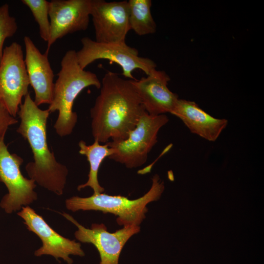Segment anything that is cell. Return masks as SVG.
Returning <instances> with one entry per match:
<instances>
[{
  "instance_id": "obj_13",
  "label": "cell",
  "mask_w": 264,
  "mask_h": 264,
  "mask_svg": "<svg viewBox=\"0 0 264 264\" xmlns=\"http://www.w3.org/2000/svg\"><path fill=\"white\" fill-rule=\"evenodd\" d=\"M170 78L164 71L153 69L145 77L131 80L145 110L151 115L171 113L178 95L168 87Z\"/></svg>"
},
{
  "instance_id": "obj_17",
  "label": "cell",
  "mask_w": 264,
  "mask_h": 264,
  "mask_svg": "<svg viewBox=\"0 0 264 264\" xmlns=\"http://www.w3.org/2000/svg\"><path fill=\"white\" fill-rule=\"evenodd\" d=\"M129 19L130 30L139 36L154 34L156 24L152 15L151 0H129Z\"/></svg>"
},
{
  "instance_id": "obj_8",
  "label": "cell",
  "mask_w": 264,
  "mask_h": 264,
  "mask_svg": "<svg viewBox=\"0 0 264 264\" xmlns=\"http://www.w3.org/2000/svg\"><path fill=\"white\" fill-rule=\"evenodd\" d=\"M29 85L22 46L13 42L4 48L0 63V100L14 117Z\"/></svg>"
},
{
  "instance_id": "obj_5",
  "label": "cell",
  "mask_w": 264,
  "mask_h": 264,
  "mask_svg": "<svg viewBox=\"0 0 264 264\" xmlns=\"http://www.w3.org/2000/svg\"><path fill=\"white\" fill-rule=\"evenodd\" d=\"M168 121L166 114L151 115L145 111L127 139L107 142L113 150L109 158L130 169L141 166L157 142L159 130Z\"/></svg>"
},
{
  "instance_id": "obj_6",
  "label": "cell",
  "mask_w": 264,
  "mask_h": 264,
  "mask_svg": "<svg viewBox=\"0 0 264 264\" xmlns=\"http://www.w3.org/2000/svg\"><path fill=\"white\" fill-rule=\"evenodd\" d=\"M81 42L82 47L76 51V55L77 62L83 69L96 60H107L119 65L124 76L133 80L134 70L141 69L148 75L156 67L153 60L139 56L137 49L126 43H99L87 37L82 38Z\"/></svg>"
},
{
  "instance_id": "obj_9",
  "label": "cell",
  "mask_w": 264,
  "mask_h": 264,
  "mask_svg": "<svg viewBox=\"0 0 264 264\" xmlns=\"http://www.w3.org/2000/svg\"><path fill=\"white\" fill-rule=\"evenodd\" d=\"M62 215L77 227L74 236L78 241L91 243L96 247L100 255L99 264H118L123 247L132 236L140 231L139 226H128L110 233L103 223H93L88 228L70 215L66 213Z\"/></svg>"
},
{
  "instance_id": "obj_15",
  "label": "cell",
  "mask_w": 264,
  "mask_h": 264,
  "mask_svg": "<svg viewBox=\"0 0 264 264\" xmlns=\"http://www.w3.org/2000/svg\"><path fill=\"white\" fill-rule=\"evenodd\" d=\"M179 118L190 131L209 141H215L226 127L228 120L216 118L194 101L178 99L171 113Z\"/></svg>"
},
{
  "instance_id": "obj_2",
  "label": "cell",
  "mask_w": 264,
  "mask_h": 264,
  "mask_svg": "<svg viewBox=\"0 0 264 264\" xmlns=\"http://www.w3.org/2000/svg\"><path fill=\"white\" fill-rule=\"evenodd\" d=\"M50 112L39 108L29 92L19 108L20 124L17 130L27 140L31 149L33 161L28 162L25 170L30 179L40 186L55 194H63L68 169L58 162L47 141L46 125Z\"/></svg>"
},
{
  "instance_id": "obj_19",
  "label": "cell",
  "mask_w": 264,
  "mask_h": 264,
  "mask_svg": "<svg viewBox=\"0 0 264 264\" xmlns=\"http://www.w3.org/2000/svg\"><path fill=\"white\" fill-rule=\"evenodd\" d=\"M17 30L16 20L10 14L9 5L5 3L0 6V63L2 58L5 40L14 36Z\"/></svg>"
},
{
  "instance_id": "obj_1",
  "label": "cell",
  "mask_w": 264,
  "mask_h": 264,
  "mask_svg": "<svg viewBox=\"0 0 264 264\" xmlns=\"http://www.w3.org/2000/svg\"><path fill=\"white\" fill-rule=\"evenodd\" d=\"M145 111L131 80L108 71L102 79L100 93L90 111L94 140L106 143L110 139H127Z\"/></svg>"
},
{
  "instance_id": "obj_14",
  "label": "cell",
  "mask_w": 264,
  "mask_h": 264,
  "mask_svg": "<svg viewBox=\"0 0 264 264\" xmlns=\"http://www.w3.org/2000/svg\"><path fill=\"white\" fill-rule=\"evenodd\" d=\"M25 49L24 60L30 85L35 92L34 102L41 105L51 103L54 75L48 59V54H42L31 39L24 37Z\"/></svg>"
},
{
  "instance_id": "obj_3",
  "label": "cell",
  "mask_w": 264,
  "mask_h": 264,
  "mask_svg": "<svg viewBox=\"0 0 264 264\" xmlns=\"http://www.w3.org/2000/svg\"><path fill=\"white\" fill-rule=\"evenodd\" d=\"M57 76L52 102L47 110L50 113L58 111L53 127L58 135L64 137L72 132L77 122V114L73 110L76 98L88 87L94 86L100 89L101 82L96 74L80 67L74 50L66 51L63 56Z\"/></svg>"
},
{
  "instance_id": "obj_18",
  "label": "cell",
  "mask_w": 264,
  "mask_h": 264,
  "mask_svg": "<svg viewBox=\"0 0 264 264\" xmlns=\"http://www.w3.org/2000/svg\"><path fill=\"white\" fill-rule=\"evenodd\" d=\"M22 2L29 8L39 25L41 38L47 42L50 33L49 1L46 0H22Z\"/></svg>"
},
{
  "instance_id": "obj_4",
  "label": "cell",
  "mask_w": 264,
  "mask_h": 264,
  "mask_svg": "<svg viewBox=\"0 0 264 264\" xmlns=\"http://www.w3.org/2000/svg\"><path fill=\"white\" fill-rule=\"evenodd\" d=\"M152 180L150 189L135 199L102 193L86 198L72 197L66 199V206L72 212L93 210L112 214L117 216V223L123 227L139 226L146 218L147 204L159 199L165 189L164 182L157 174L153 176Z\"/></svg>"
},
{
  "instance_id": "obj_20",
  "label": "cell",
  "mask_w": 264,
  "mask_h": 264,
  "mask_svg": "<svg viewBox=\"0 0 264 264\" xmlns=\"http://www.w3.org/2000/svg\"><path fill=\"white\" fill-rule=\"evenodd\" d=\"M15 117L12 116L4 104L0 100V139L4 138L9 127L18 123Z\"/></svg>"
},
{
  "instance_id": "obj_10",
  "label": "cell",
  "mask_w": 264,
  "mask_h": 264,
  "mask_svg": "<svg viewBox=\"0 0 264 264\" xmlns=\"http://www.w3.org/2000/svg\"><path fill=\"white\" fill-rule=\"evenodd\" d=\"M128 0H91L90 15L99 43H126L130 30Z\"/></svg>"
},
{
  "instance_id": "obj_12",
  "label": "cell",
  "mask_w": 264,
  "mask_h": 264,
  "mask_svg": "<svg viewBox=\"0 0 264 264\" xmlns=\"http://www.w3.org/2000/svg\"><path fill=\"white\" fill-rule=\"evenodd\" d=\"M91 0H52L49 1L50 33L45 53L58 39L88 26Z\"/></svg>"
},
{
  "instance_id": "obj_7",
  "label": "cell",
  "mask_w": 264,
  "mask_h": 264,
  "mask_svg": "<svg viewBox=\"0 0 264 264\" xmlns=\"http://www.w3.org/2000/svg\"><path fill=\"white\" fill-rule=\"evenodd\" d=\"M23 162L21 156L9 152L4 138H0V181L8 192L2 197L0 206L8 214L19 211L23 206H28L37 199L35 181L25 177L21 171Z\"/></svg>"
},
{
  "instance_id": "obj_16",
  "label": "cell",
  "mask_w": 264,
  "mask_h": 264,
  "mask_svg": "<svg viewBox=\"0 0 264 264\" xmlns=\"http://www.w3.org/2000/svg\"><path fill=\"white\" fill-rule=\"evenodd\" d=\"M78 146L79 154L87 157L90 169L87 181L78 185L77 190L80 191L86 187H89L93 191V194L103 193L105 189L99 183L98 173L104 159L113 154L112 148L109 147L107 143L102 145L96 140H94L92 144L89 145L84 141L81 140L78 143Z\"/></svg>"
},
{
  "instance_id": "obj_11",
  "label": "cell",
  "mask_w": 264,
  "mask_h": 264,
  "mask_svg": "<svg viewBox=\"0 0 264 264\" xmlns=\"http://www.w3.org/2000/svg\"><path fill=\"white\" fill-rule=\"evenodd\" d=\"M17 214L23 220L28 230L38 236L42 242V246L35 251V256L51 255L57 260L63 259L68 264L73 262L70 255L85 256L80 242L58 233L29 206H23Z\"/></svg>"
}]
</instances>
